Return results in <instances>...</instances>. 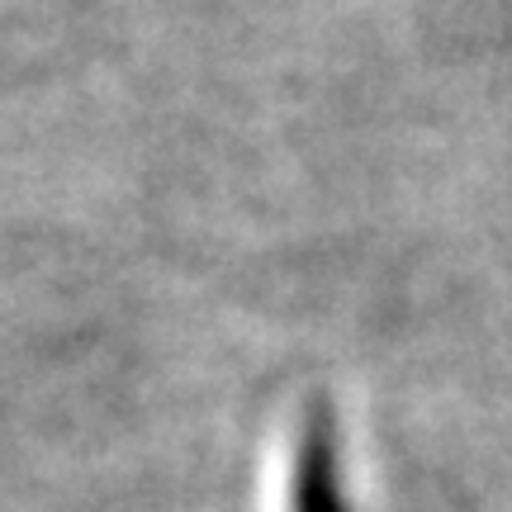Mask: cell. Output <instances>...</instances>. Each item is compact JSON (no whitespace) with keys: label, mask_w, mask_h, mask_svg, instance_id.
I'll list each match as a JSON object with an SVG mask.
<instances>
[{"label":"cell","mask_w":512,"mask_h":512,"mask_svg":"<svg viewBox=\"0 0 512 512\" xmlns=\"http://www.w3.org/2000/svg\"><path fill=\"white\" fill-rule=\"evenodd\" d=\"M290 512H351L347 465H342V427L328 399H313L294 432Z\"/></svg>","instance_id":"cell-1"}]
</instances>
